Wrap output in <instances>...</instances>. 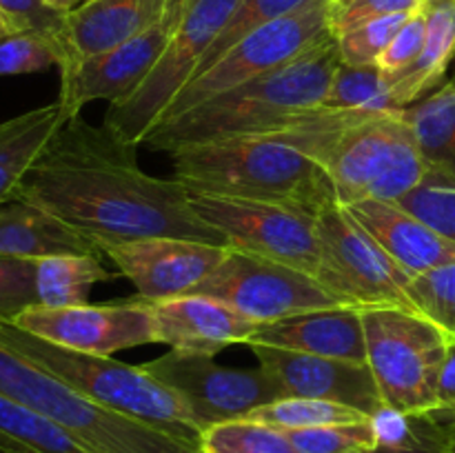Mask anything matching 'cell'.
I'll list each match as a JSON object with an SVG mask.
<instances>
[{"label": "cell", "mask_w": 455, "mask_h": 453, "mask_svg": "<svg viewBox=\"0 0 455 453\" xmlns=\"http://www.w3.org/2000/svg\"><path fill=\"white\" fill-rule=\"evenodd\" d=\"M329 34L331 31H329L327 0H311L305 7L251 31L229 52L222 53L213 65L196 74L169 102L156 124L178 118L185 111L198 107L200 102L212 100L229 89L287 65Z\"/></svg>", "instance_id": "cell-8"}, {"label": "cell", "mask_w": 455, "mask_h": 453, "mask_svg": "<svg viewBox=\"0 0 455 453\" xmlns=\"http://www.w3.org/2000/svg\"><path fill=\"white\" fill-rule=\"evenodd\" d=\"M438 409L440 413L455 416V340L447 342L443 367L438 376Z\"/></svg>", "instance_id": "cell-42"}, {"label": "cell", "mask_w": 455, "mask_h": 453, "mask_svg": "<svg viewBox=\"0 0 455 453\" xmlns=\"http://www.w3.org/2000/svg\"><path fill=\"white\" fill-rule=\"evenodd\" d=\"M31 305H38L36 260L0 256V320H13Z\"/></svg>", "instance_id": "cell-39"}, {"label": "cell", "mask_w": 455, "mask_h": 453, "mask_svg": "<svg viewBox=\"0 0 455 453\" xmlns=\"http://www.w3.org/2000/svg\"><path fill=\"white\" fill-rule=\"evenodd\" d=\"M118 274L102 266V253H76L36 260V296L43 306L87 305L96 284L114 282Z\"/></svg>", "instance_id": "cell-26"}, {"label": "cell", "mask_w": 455, "mask_h": 453, "mask_svg": "<svg viewBox=\"0 0 455 453\" xmlns=\"http://www.w3.org/2000/svg\"><path fill=\"white\" fill-rule=\"evenodd\" d=\"M98 249L147 302L191 293L229 253V247L182 238L105 240Z\"/></svg>", "instance_id": "cell-16"}, {"label": "cell", "mask_w": 455, "mask_h": 453, "mask_svg": "<svg viewBox=\"0 0 455 453\" xmlns=\"http://www.w3.org/2000/svg\"><path fill=\"white\" fill-rule=\"evenodd\" d=\"M300 453H360L376 449V426L371 417L347 425L287 431Z\"/></svg>", "instance_id": "cell-35"}, {"label": "cell", "mask_w": 455, "mask_h": 453, "mask_svg": "<svg viewBox=\"0 0 455 453\" xmlns=\"http://www.w3.org/2000/svg\"><path fill=\"white\" fill-rule=\"evenodd\" d=\"M244 345L367 362L363 309L349 305L307 311L275 322L258 324Z\"/></svg>", "instance_id": "cell-19"}, {"label": "cell", "mask_w": 455, "mask_h": 453, "mask_svg": "<svg viewBox=\"0 0 455 453\" xmlns=\"http://www.w3.org/2000/svg\"><path fill=\"white\" fill-rule=\"evenodd\" d=\"M425 38L427 13L425 3H422V7L407 18V22L400 27L398 34L394 36V40L387 44L382 56L378 58V69L385 76L387 84L394 78H398L403 71H407L418 60V56L422 53V47H425Z\"/></svg>", "instance_id": "cell-40"}, {"label": "cell", "mask_w": 455, "mask_h": 453, "mask_svg": "<svg viewBox=\"0 0 455 453\" xmlns=\"http://www.w3.org/2000/svg\"><path fill=\"white\" fill-rule=\"evenodd\" d=\"M398 204L455 242V185L425 182L400 198Z\"/></svg>", "instance_id": "cell-37"}, {"label": "cell", "mask_w": 455, "mask_h": 453, "mask_svg": "<svg viewBox=\"0 0 455 453\" xmlns=\"http://www.w3.org/2000/svg\"><path fill=\"white\" fill-rule=\"evenodd\" d=\"M65 60L60 38L40 31H13L0 38V76L38 74Z\"/></svg>", "instance_id": "cell-33"}, {"label": "cell", "mask_w": 455, "mask_h": 453, "mask_svg": "<svg viewBox=\"0 0 455 453\" xmlns=\"http://www.w3.org/2000/svg\"><path fill=\"white\" fill-rule=\"evenodd\" d=\"M409 16L411 13H394V16L376 18V20L354 27L345 34L333 36L338 52H340V60L345 65L354 67L378 65V58L382 56L387 44L394 40V36L398 34L400 27L407 22Z\"/></svg>", "instance_id": "cell-36"}, {"label": "cell", "mask_w": 455, "mask_h": 453, "mask_svg": "<svg viewBox=\"0 0 455 453\" xmlns=\"http://www.w3.org/2000/svg\"><path fill=\"white\" fill-rule=\"evenodd\" d=\"M185 4L187 0H172L167 12L138 36L109 52L62 67L58 102L67 118L80 115L84 107L96 100L111 105L136 91L167 52Z\"/></svg>", "instance_id": "cell-14"}, {"label": "cell", "mask_w": 455, "mask_h": 453, "mask_svg": "<svg viewBox=\"0 0 455 453\" xmlns=\"http://www.w3.org/2000/svg\"><path fill=\"white\" fill-rule=\"evenodd\" d=\"M191 204L204 222L225 235L234 251L291 265L315 278V216L283 204L194 191Z\"/></svg>", "instance_id": "cell-13"}, {"label": "cell", "mask_w": 455, "mask_h": 453, "mask_svg": "<svg viewBox=\"0 0 455 453\" xmlns=\"http://www.w3.org/2000/svg\"><path fill=\"white\" fill-rule=\"evenodd\" d=\"M13 31H18V29L12 25V20H9V18L4 16L3 12H0V38H3V36H7V34H13Z\"/></svg>", "instance_id": "cell-45"}, {"label": "cell", "mask_w": 455, "mask_h": 453, "mask_svg": "<svg viewBox=\"0 0 455 453\" xmlns=\"http://www.w3.org/2000/svg\"><path fill=\"white\" fill-rule=\"evenodd\" d=\"M409 298L420 315L455 340V260L416 275L409 284Z\"/></svg>", "instance_id": "cell-34"}, {"label": "cell", "mask_w": 455, "mask_h": 453, "mask_svg": "<svg viewBox=\"0 0 455 453\" xmlns=\"http://www.w3.org/2000/svg\"><path fill=\"white\" fill-rule=\"evenodd\" d=\"M238 3L240 0H187L180 25L158 65L138 84L136 91L107 107L102 124L116 136L140 147L145 133L154 127L169 102L194 78L204 53Z\"/></svg>", "instance_id": "cell-10"}, {"label": "cell", "mask_w": 455, "mask_h": 453, "mask_svg": "<svg viewBox=\"0 0 455 453\" xmlns=\"http://www.w3.org/2000/svg\"><path fill=\"white\" fill-rule=\"evenodd\" d=\"M0 453H16V451H12V449H4V447H0Z\"/></svg>", "instance_id": "cell-46"}, {"label": "cell", "mask_w": 455, "mask_h": 453, "mask_svg": "<svg viewBox=\"0 0 455 453\" xmlns=\"http://www.w3.org/2000/svg\"><path fill=\"white\" fill-rule=\"evenodd\" d=\"M44 3H47L49 7L58 9V12L69 13V12H74L76 7H80L83 3H87V0H44Z\"/></svg>", "instance_id": "cell-43"}, {"label": "cell", "mask_w": 455, "mask_h": 453, "mask_svg": "<svg viewBox=\"0 0 455 453\" xmlns=\"http://www.w3.org/2000/svg\"><path fill=\"white\" fill-rule=\"evenodd\" d=\"M249 420L265 422V425L278 426L283 431L296 429H315V426L347 425V422L369 420V416L355 411L340 402L314 398H280L275 402L265 404L249 413Z\"/></svg>", "instance_id": "cell-30"}, {"label": "cell", "mask_w": 455, "mask_h": 453, "mask_svg": "<svg viewBox=\"0 0 455 453\" xmlns=\"http://www.w3.org/2000/svg\"><path fill=\"white\" fill-rule=\"evenodd\" d=\"M403 114L429 164L427 182L455 185V78L416 105L404 107Z\"/></svg>", "instance_id": "cell-25"}, {"label": "cell", "mask_w": 455, "mask_h": 453, "mask_svg": "<svg viewBox=\"0 0 455 453\" xmlns=\"http://www.w3.org/2000/svg\"><path fill=\"white\" fill-rule=\"evenodd\" d=\"M0 12L18 31H40L62 40L67 13L49 7L44 0H0Z\"/></svg>", "instance_id": "cell-41"}, {"label": "cell", "mask_w": 455, "mask_h": 453, "mask_svg": "<svg viewBox=\"0 0 455 453\" xmlns=\"http://www.w3.org/2000/svg\"><path fill=\"white\" fill-rule=\"evenodd\" d=\"M0 395L52 417L96 453H204L200 444L93 402L3 340Z\"/></svg>", "instance_id": "cell-6"}, {"label": "cell", "mask_w": 455, "mask_h": 453, "mask_svg": "<svg viewBox=\"0 0 455 453\" xmlns=\"http://www.w3.org/2000/svg\"><path fill=\"white\" fill-rule=\"evenodd\" d=\"M342 209L413 278L455 260L453 240L444 238L398 203L367 198Z\"/></svg>", "instance_id": "cell-20"}, {"label": "cell", "mask_w": 455, "mask_h": 453, "mask_svg": "<svg viewBox=\"0 0 455 453\" xmlns=\"http://www.w3.org/2000/svg\"><path fill=\"white\" fill-rule=\"evenodd\" d=\"M76 253H100V249L78 229L27 200L12 198L0 204V256L43 260Z\"/></svg>", "instance_id": "cell-22"}, {"label": "cell", "mask_w": 455, "mask_h": 453, "mask_svg": "<svg viewBox=\"0 0 455 453\" xmlns=\"http://www.w3.org/2000/svg\"><path fill=\"white\" fill-rule=\"evenodd\" d=\"M376 453H447V425L438 416H407L382 409L371 417Z\"/></svg>", "instance_id": "cell-28"}, {"label": "cell", "mask_w": 455, "mask_h": 453, "mask_svg": "<svg viewBox=\"0 0 455 453\" xmlns=\"http://www.w3.org/2000/svg\"><path fill=\"white\" fill-rule=\"evenodd\" d=\"M425 0H327L329 31L340 36L354 27L394 13H413Z\"/></svg>", "instance_id": "cell-38"}, {"label": "cell", "mask_w": 455, "mask_h": 453, "mask_svg": "<svg viewBox=\"0 0 455 453\" xmlns=\"http://www.w3.org/2000/svg\"><path fill=\"white\" fill-rule=\"evenodd\" d=\"M309 3L311 0H240L238 7L231 12L229 20L225 22L222 31L218 34V38L213 40L209 52L204 53L203 62H200L196 74H200L209 65H213L222 53L229 52L244 36H249L251 31L260 29V27L269 25V22L278 20V18L287 16V13L296 12V9L305 7Z\"/></svg>", "instance_id": "cell-32"}, {"label": "cell", "mask_w": 455, "mask_h": 453, "mask_svg": "<svg viewBox=\"0 0 455 453\" xmlns=\"http://www.w3.org/2000/svg\"><path fill=\"white\" fill-rule=\"evenodd\" d=\"M65 120L56 100L0 123V204L16 198L25 173Z\"/></svg>", "instance_id": "cell-24"}, {"label": "cell", "mask_w": 455, "mask_h": 453, "mask_svg": "<svg viewBox=\"0 0 455 453\" xmlns=\"http://www.w3.org/2000/svg\"><path fill=\"white\" fill-rule=\"evenodd\" d=\"M0 447L16 453H96L52 417L4 395H0Z\"/></svg>", "instance_id": "cell-27"}, {"label": "cell", "mask_w": 455, "mask_h": 453, "mask_svg": "<svg viewBox=\"0 0 455 453\" xmlns=\"http://www.w3.org/2000/svg\"><path fill=\"white\" fill-rule=\"evenodd\" d=\"M258 364L274 373L287 398H314L340 402L373 417L385 409L367 362L296 354L274 346H249Z\"/></svg>", "instance_id": "cell-17"}, {"label": "cell", "mask_w": 455, "mask_h": 453, "mask_svg": "<svg viewBox=\"0 0 455 453\" xmlns=\"http://www.w3.org/2000/svg\"><path fill=\"white\" fill-rule=\"evenodd\" d=\"M191 293L216 298L256 324L342 305L307 271L234 249Z\"/></svg>", "instance_id": "cell-11"}, {"label": "cell", "mask_w": 455, "mask_h": 453, "mask_svg": "<svg viewBox=\"0 0 455 453\" xmlns=\"http://www.w3.org/2000/svg\"><path fill=\"white\" fill-rule=\"evenodd\" d=\"M167 154L173 178L194 194L260 200L315 218L338 204L333 182L318 163L269 138H212Z\"/></svg>", "instance_id": "cell-3"}, {"label": "cell", "mask_w": 455, "mask_h": 453, "mask_svg": "<svg viewBox=\"0 0 455 453\" xmlns=\"http://www.w3.org/2000/svg\"><path fill=\"white\" fill-rule=\"evenodd\" d=\"M318 269L315 280L349 306H403L411 309L407 274L349 213L336 204L315 218Z\"/></svg>", "instance_id": "cell-9"}, {"label": "cell", "mask_w": 455, "mask_h": 453, "mask_svg": "<svg viewBox=\"0 0 455 453\" xmlns=\"http://www.w3.org/2000/svg\"><path fill=\"white\" fill-rule=\"evenodd\" d=\"M249 136L283 142L318 163L342 207L367 198L398 203L429 180V164L403 109L318 105L291 111Z\"/></svg>", "instance_id": "cell-2"}, {"label": "cell", "mask_w": 455, "mask_h": 453, "mask_svg": "<svg viewBox=\"0 0 455 453\" xmlns=\"http://www.w3.org/2000/svg\"><path fill=\"white\" fill-rule=\"evenodd\" d=\"M340 62L336 38L329 34L287 65L156 124L145 133L140 147L167 154L189 142L260 131L291 111L323 105Z\"/></svg>", "instance_id": "cell-4"}, {"label": "cell", "mask_w": 455, "mask_h": 453, "mask_svg": "<svg viewBox=\"0 0 455 453\" xmlns=\"http://www.w3.org/2000/svg\"><path fill=\"white\" fill-rule=\"evenodd\" d=\"M360 453H376V451H360Z\"/></svg>", "instance_id": "cell-47"}, {"label": "cell", "mask_w": 455, "mask_h": 453, "mask_svg": "<svg viewBox=\"0 0 455 453\" xmlns=\"http://www.w3.org/2000/svg\"><path fill=\"white\" fill-rule=\"evenodd\" d=\"M147 373L176 391L200 426L240 420L265 404L287 398L274 373L262 369H238L218 364L213 355L167 351L160 358L140 364Z\"/></svg>", "instance_id": "cell-12"}, {"label": "cell", "mask_w": 455, "mask_h": 453, "mask_svg": "<svg viewBox=\"0 0 455 453\" xmlns=\"http://www.w3.org/2000/svg\"><path fill=\"white\" fill-rule=\"evenodd\" d=\"M447 453H455V416L447 422Z\"/></svg>", "instance_id": "cell-44"}, {"label": "cell", "mask_w": 455, "mask_h": 453, "mask_svg": "<svg viewBox=\"0 0 455 453\" xmlns=\"http://www.w3.org/2000/svg\"><path fill=\"white\" fill-rule=\"evenodd\" d=\"M9 322L52 345L92 355H114L158 342L151 305L140 298L114 305H31Z\"/></svg>", "instance_id": "cell-15"}, {"label": "cell", "mask_w": 455, "mask_h": 453, "mask_svg": "<svg viewBox=\"0 0 455 453\" xmlns=\"http://www.w3.org/2000/svg\"><path fill=\"white\" fill-rule=\"evenodd\" d=\"M200 449L204 453H300L287 431L249 417L204 429Z\"/></svg>", "instance_id": "cell-29"}, {"label": "cell", "mask_w": 455, "mask_h": 453, "mask_svg": "<svg viewBox=\"0 0 455 453\" xmlns=\"http://www.w3.org/2000/svg\"><path fill=\"white\" fill-rule=\"evenodd\" d=\"M427 38L422 53L407 71L389 83V102L404 109L444 84L455 58V0H425Z\"/></svg>", "instance_id": "cell-23"}, {"label": "cell", "mask_w": 455, "mask_h": 453, "mask_svg": "<svg viewBox=\"0 0 455 453\" xmlns=\"http://www.w3.org/2000/svg\"><path fill=\"white\" fill-rule=\"evenodd\" d=\"M0 340L93 402L169 431L187 442L200 444L203 426L189 404L176 391L147 373L140 364L133 367L111 355L80 354L52 345L34 333L22 331L9 320H0Z\"/></svg>", "instance_id": "cell-5"}, {"label": "cell", "mask_w": 455, "mask_h": 453, "mask_svg": "<svg viewBox=\"0 0 455 453\" xmlns=\"http://www.w3.org/2000/svg\"><path fill=\"white\" fill-rule=\"evenodd\" d=\"M138 147L105 124L67 118L22 178L16 198L53 213L98 242L182 238L229 247L191 204L176 178H156L138 164Z\"/></svg>", "instance_id": "cell-1"}, {"label": "cell", "mask_w": 455, "mask_h": 453, "mask_svg": "<svg viewBox=\"0 0 455 453\" xmlns=\"http://www.w3.org/2000/svg\"><path fill=\"white\" fill-rule=\"evenodd\" d=\"M160 345L180 354L216 358L231 345H244L258 324L216 298L185 293L149 302Z\"/></svg>", "instance_id": "cell-18"}, {"label": "cell", "mask_w": 455, "mask_h": 453, "mask_svg": "<svg viewBox=\"0 0 455 453\" xmlns=\"http://www.w3.org/2000/svg\"><path fill=\"white\" fill-rule=\"evenodd\" d=\"M172 0H87L67 13L62 44L67 65L98 56L154 25Z\"/></svg>", "instance_id": "cell-21"}, {"label": "cell", "mask_w": 455, "mask_h": 453, "mask_svg": "<svg viewBox=\"0 0 455 453\" xmlns=\"http://www.w3.org/2000/svg\"><path fill=\"white\" fill-rule=\"evenodd\" d=\"M363 324L367 364L385 409L440 416L438 376L447 336L425 315L403 306H364Z\"/></svg>", "instance_id": "cell-7"}, {"label": "cell", "mask_w": 455, "mask_h": 453, "mask_svg": "<svg viewBox=\"0 0 455 453\" xmlns=\"http://www.w3.org/2000/svg\"><path fill=\"white\" fill-rule=\"evenodd\" d=\"M323 105L333 109H394L389 102V84L378 65L354 67L345 62L333 71Z\"/></svg>", "instance_id": "cell-31"}]
</instances>
